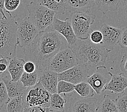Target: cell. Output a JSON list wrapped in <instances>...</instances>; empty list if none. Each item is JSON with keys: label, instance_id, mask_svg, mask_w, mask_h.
<instances>
[{"label": "cell", "instance_id": "35", "mask_svg": "<svg viewBox=\"0 0 127 112\" xmlns=\"http://www.w3.org/2000/svg\"><path fill=\"white\" fill-rule=\"evenodd\" d=\"M120 68L122 72H127V53L123 56L120 63Z\"/></svg>", "mask_w": 127, "mask_h": 112}, {"label": "cell", "instance_id": "40", "mask_svg": "<svg viewBox=\"0 0 127 112\" xmlns=\"http://www.w3.org/2000/svg\"><path fill=\"white\" fill-rule=\"evenodd\" d=\"M0 112H2V107L0 106Z\"/></svg>", "mask_w": 127, "mask_h": 112}, {"label": "cell", "instance_id": "6", "mask_svg": "<svg viewBox=\"0 0 127 112\" xmlns=\"http://www.w3.org/2000/svg\"><path fill=\"white\" fill-rule=\"evenodd\" d=\"M79 62L74 51L68 46L59 51L52 57L47 68L60 73L78 64Z\"/></svg>", "mask_w": 127, "mask_h": 112}, {"label": "cell", "instance_id": "7", "mask_svg": "<svg viewBox=\"0 0 127 112\" xmlns=\"http://www.w3.org/2000/svg\"><path fill=\"white\" fill-rule=\"evenodd\" d=\"M51 94L42 86L40 82L34 86L27 87L22 95L25 108L39 106L49 107Z\"/></svg>", "mask_w": 127, "mask_h": 112}, {"label": "cell", "instance_id": "34", "mask_svg": "<svg viewBox=\"0 0 127 112\" xmlns=\"http://www.w3.org/2000/svg\"><path fill=\"white\" fill-rule=\"evenodd\" d=\"M36 65L32 61L26 62L24 65V71L25 72L28 73H32L36 71Z\"/></svg>", "mask_w": 127, "mask_h": 112}, {"label": "cell", "instance_id": "10", "mask_svg": "<svg viewBox=\"0 0 127 112\" xmlns=\"http://www.w3.org/2000/svg\"><path fill=\"white\" fill-rule=\"evenodd\" d=\"M90 69L86 64L81 63L75 65L67 70L58 73L60 80L68 81L74 85L87 81L89 76Z\"/></svg>", "mask_w": 127, "mask_h": 112}, {"label": "cell", "instance_id": "42", "mask_svg": "<svg viewBox=\"0 0 127 112\" xmlns=\"http://www.w3.org/2000/svg\"><path fill=\"white\" fill-rule=\"evenodd\" d=\"M50 112H56V111H50Z\"/></svg>", "mask_w": 127, "mask_h": 112}, {"label": "cell", "instance_id": "37", "mask_svg": "<svg viewBox=\"0 0 127 112\" xmlns=\"http://www.w3.org/2000/svg\"><path fill=\"white\" fill-rule=\"evenodd\" d=\"M7 15H5V16H3L2 14L0 12V25L3 23V22L4 21V20L6 19Z\"/></svg>", "mask_w": 127, "mask_h": 112}, {"label": "cell", "instance_id": "12", "mask_svg": "<svg viewBox=\"0 0 127 112\" xmlns=\"http://www.w3.org/2000/svg\"><path fill=\"white\" fill-rule=\"evenodd\" d=\"M46 30H54L59 32L65 39L69 46L74 45L78 39L72 29L69 17L62 21L55 16L51 25Z\"/></svg>", "mask_w": 127, "mask_h": 112}, {"label": "cell", "instance_id": "9", "mask_svg": "<svg viewBox=\"0 0 127 112\" xmlns=\"http://www.w3.org/2000/svg\"><path fill=\"white\" fill-rule=\"evenodd\" d=\"M64 96L66 99L65 112H96L98 100L93 97L71 98Z\"/></svg>", "mask_w": 127, "mask_h": 112}, {"label": "cell", "instance_id": "31", "mask_svg": "<svg viewBox=\"0 0 127 112\" xmlns=\"http://www.w3.org/2000/svg\"><path fill=\"white\" fill-rule=\"evenodd\" d=\"M89 39L93 43L96 44H102L103 35L101 31L95 30L92 31L89 36Z\"/></svg>", "mask_w": 127, "mask_h": 112}, {"label": "cell", "instance_id": "39", "mask_svg": "<svg viewBox=\"0 0 127 112\" xmlns=\"http://www.w3.org/2000/svg\"><path fill=\"white\" fill-rule=\"evenodd\" d=\"M55 1L58 2H62V1H64V0H55Z\"/></svg>", "mask_w": 127, "mask_h": 112}, {"label": "cell", "instance_id": "5", "mask_svg": "<svg viewBox=\"0 0 127 112\" xmlns=\"http://www.w3.org/2000/svg\"><path fill=\"white\" fill-rule=\"evenodd\" d=\"M94 15L87 11H76L71 13L69 19L76 37L79 39L89 38L92 32V25L95 20Z\"/></svg>", "mask_w": 127, "mask_h": 112}, {"label": "cell", "instance_id": "3", "mask_svg": "<svg viewBox=\"0 0 127 112\" xmlns=\"http://www.w3.org/2000/svg\"><path fill=\"white\" fill-rule=\"evenodd\" d=\"M7 13V17L0 25V54L11 59L16 56L17 25L16 17Z\"/></svg>", "mask_w": 127, "mask_h": 112}, {"label": "cell", "instance_id": "27", "mask_svg": "<svg viewBox=\"0 0 127 112\" xmlns=\"http://www.w3.org/2000/svg\"><path fill=\"white\" fill-rule=\"evenodd\" d=\"M10 58L7 57H2L0 59V81L3 79L11 78L8 72V65Z\"/></svg>", "mask_w": 127, "mask_h": 112}, {"label": "cell", "instance_id": "32", "mask_svg": "<svg viewBox=\"0 0 127 112\" xmlns=\"http://www.w3.org/2000/svg\"><path fill=\"white\" fill-rule=\"evenodd\" d=\"M50 107H25L23 112H50Z\"/></svg>", "mask_w": 127, "mask_h": 112}, {"label": "cell", "instance_id": "4", "mask_svg": "<svg viewBox=\"0 0 127 112\" xmlns=\"http://www.w3.org/2000/svg\"><path fill=\"white\" fill-rule=\"evenodd\" d=\"M29 19L40 32L45 31L52 24L56 13L37 2H31L26 5Z\"/></svg>", "mask_w": 127, "mask_h": 112}, {"label": "cell", "instance_id": "24", "mask_svg": "<svg viewBox=\"0 0 127 112\" xmlns=\"http://www.w3.org/2000/svg\"><path fill=\"white\" fill-rule=\"evenodd\" d=\"M20 80L26 87H31L36 85L39 82V73L37 69L32 73L24 72Z\"/></svg>", "mask_w": 127, "mask_h": 112}, {"label": "cell", "instance_id": "29", "mask_svg": "<svg viewBox=\"0 0 127 112\" xmlns=\"http://www.w3.org/2000/svg\"><path fill=\"white\" fill-rule=\"evenodd\" d=\"M9 99L4 83L0 81V106L3 107Z\"/></svg>", "mask_w": 127, "mask_h": 112}, {"label": "cell", "instance_id": "26", "mask_svg": "<svg viewBox=\"0 0 127 112\" xmlns=\"http://www.w3.org/2000/svg\"><path fill=\"white\" fill-rule=\"evenodd\" d=\"M75 90V85L64 80L59 81L57 86V93L59 94L70 93Z\"/></svg>", "mask_w": 127, "mask_h": 112}, {"label": "cell", "instance_id": "17", "mask_svg": "<svg viewBox=\"0 0 127 112\" xmlns=\"http://www.w3.org/2000/svg\"><path fill=\"white\" fill-rule=\"evenodd\" d=\"M2 81L5 84L10 99L22 96L27 89V87L23 86L20 80L14 81L11 80V78H9L3 79Z\"/></svg>", "mask_w": 127, "mask_h": 112}, {"label": "cell", "instance_id": "2", "mask_svg": "<svg viewBox=\"0 0 127 112\" xmlns=\"http://www.w3.org/2000/svg\"><path fill=\"white\" fill-rule=\"evenodd\" d=\"M70 47L76 54L77 59L88 66L97 67L103 65L106 62L108 52L101 44L93 43L89 38L78 39Z\"/></svg>", "mask_w": 127, "mask_h": 112}, {"label": "cell", "instance_id": "21", "mask_svg": "<svg viewBox=\"0 0 127 112\" xmlns=\"http://www.w3.org/2000/svg\"><path fill=\"white\" fill-rule=\"evenodd\" d=\"M66 99L63 98L60 94L55 93L51 94L49 100V107L51 111L65 112V106Z\"/></svg>", "mask_w": 127, "mask_h": 112}, {"label": "cell", "instance_id": "23", "mask_svg": "<svg viewBox=\"0 0 127 112\" xmlns=\"http://www.w3.org/2000/svg\"><path fill=\"white\" fill-rule=\"evenodd\" d=\"M96 112H119L116 102L109 95H104L99 102Z\"/></svg>", "mask_w": 127, "mask_h": 112}, {"label": "cell", "instance_id": "22", "mask_svg": "<svg viewBox=\"0 0 127 112\" xmlns=\"http://www.w3.org/2000/svg\"><path fill=\"white\" fill-rule=\"evenodd\" d=\"M65 1L58 2L55 0H37V3L44 6L50 10L54 11L56 14H64L66 10Z\"/></svg>", "mask_w": 127, "mask_h": 112}, {"label": "cell", "instance_id": "11", "mask_svg": "<svg viewBox=\"0 0 127 112\" xmlns=\"http://www.w3.org/2000/svg\"><path fill=\"white\" fill-rule=\"evenodd\" d=\"M113 75L105 66H98L96 67L95 73L88 77L87 82L92 86L94 92L97 94H100L104 92V88L109 82Z\"/></svg>", "mask_w": 127, "mask_h": 112}, {"label": "cell", "instance_id": "15", "mask_svg": "<svg viewBox=\"0 0 127 112\" xmlns=\"http://www.w3.org/2000/svg\"><path fill=\"white\" fill-rule=\"evenodd\" d=\"M127 88V75L124 72L113 75L110 80L105 86L104 91L109 90L115 93H123Z\"/></svg>", "mask_w": 127, "mask_h": 112}, {"label": "cell", "instance_id": "20", "mask_svg": "<svg viewBox=\"0 0 127 112\" xmlns=\"http://www.w3.org/2000/svg\"><path fill=\"white\" fill-rule=\"evenodd\" d=\"M3 107L4 108L2 107L3 112H23L25 105L22 96L10 99Z\"/></svg>", "mask_w": 127, "mask_h": 112}, {"label": "cell", "instance_id": "25", "mask_svg": "<svg viewBox=\"0 0 127 112\" xmlns=\"http://www.w3.org/2000/svg\"><path fill=\"white\" fill-rule=\"evenodd\" d=\"M75 90L82 98L93 97L94 90L87 81L75 85Z\"/></svg>", "mask_w": 127, "mask_h": 112}, {"label": "cell", "instance_id": "18", "mask_svg": "<svg viewBox=\"0 0 127 112\" xmlns=\"http://www.w3.org/2000/svg\"><path fill=\"white\" fill-rule=\"evenodd\" d=\"M125 0H95V6L103 15L108 11H116L123 4Z\"/></svg>", "mask_w": 127, "mask_h": 112}, {"label": "cell", "instance_id": "33", "mask_svg": "<svg viewBox=\"0 0 127 112\" xmlns=\"http://www.w3.org/2000/svg\"><path fill=\"white\" fill-rule=\"evenodd\" d=\"M119 44L121 48H127V26L122 29V36Z\"/></svg>", "mask_w": 127, "mask_h": 112}, {"label": "cell", "instance_id": "8", "mask_svg": "<svg viewBox=\"0 0 127 112\" xmlns=\"http://www.w3.org/2000/svg\"><path fill=\"white\" fill-rule=\"evenodd\" d=\"M17 25V44L21 48L28 46L34 40L40 31L28 17H15Z\"/></svg>", "mask_w": 127, "mask_h": 112}, {"label": "cell", "instance_id": "19", "mask_svg": "<svg viewBox=\"0 0 127 112\" xmlns=\"http://www.w3.org/2000/svg\"><path fill=\"white\" fill-rule=\"evenodd\" d=\"M95 6V0H68L65 2L66 10L69 13L83 11Z\"/></svg>", "mask_w": 127, "mask_h": 112}, {"label": "cell", "instance_id": "38", "mask_svg": "<svg viewBox=\"0 0 127 112\" xmlns=\"http://www.w3.org/2000/svg\"><path fill=\"white\" fill-rule=\"evenodd\" d=\"M123 4L125 5V7L126 8V11H127V0H125V2H124Z\"/></svg>", "mask_w": 127, "mask_h": 112}, {"label": "cell", "instance_id": "16", "mask_svg": "<svg viewBox=\"0 0 127 112\" xmlns=\"http://www.w3.org/2000/svg\"><path fill=\"white\" fill-rule=\"evenodd\" d=\"M25 60L17 58L16 56L10 59L8 65V72L11 80L14 81L20 80L24 71V65Z\"/></svg>", "mask_w": 127, "mask_h": 112}, {"label": "cell", "instance_id": "41", "mask_svg": "<svg viewBox=\"0 0 127 112\" xmlns=\"http://www.w3.org/2000/svg\"><path fill=\"white\" fill-rule=\"evenodd\" d=\"M2 57H3L2 55H1V54H0V59H1V58H2Z\"/></svg>", "mask_w": 127, "mask_h": 112}, {"label": "cell", "instance_id": "14", "mask_svg": "<svg viewBox=\"0 0 127 112\" xmlns=\"http://www.w3.org/2000/svg\"><path fill=\"white\" fill-rule=\"evenodd\" d=\"M39 82L50 94L57 93V86L59 82L58 73L48 68L38 69Z\"/></svg>", "mask_w": 127, "mask_h": 112}, {"label": "cell", "instance_id": "43", "mask_svg": "<svg viewBox=\"0 0 127 112\" xmlns=\"http://www.w3.org/2000/svg\"><path fill=\"white\" fill-rule=\"evenodd\" d=\"M64 1H68V0H64Z\"/></svg>", "mask_w": 127, "mask_h": 112}, {"label": "cell", "instance_id": "30", "mask_svg": "<svg viewBox=\"0 0 127 112\" xmlns=\"http://www.w3.org/2000/svg\"><path fill=\"white\" fill-rule=\"evenodd\" d=\"M21 0H5L4 8L5 12H12L16 10L19 7Z\"/></svg>", "mask_w": 127, "mask_h": 112}, {"label": "cell", "instance_id": "36", "mask_svg": "<svg viewBox=\"0 0 127 112\" xmlns=\"http://www.w3.org/2000/svg\"><path fill=\"white\" fill-rule=\"evenodd\" d=\"M5 0H0V12L2 14L3 16H5L6 14L4 13V3Z\"/></svg>", "mask_w": 127, "mask_h": 112}, {"label": "cell", "instance_id": "28", "mask_svg": "<svg viewBox=\"0 0 127 112\" xmlns=\"http://www.w3.org/2000/svg\"><path fill=\"white\" fill-rule=\"evenodd\" d=\"M115 101L119 112H127V93H121Z\"/></svg>", "mask_w": 127, "mask_h": 112}, {"label": "cell", "instance_id": "1", "mask_svg": "<svg viewBox=\"0 0 127 112\" xmlns=\"http://www.w3.org/2000/svg\"><path fill=\"white\" fill-rule=\"evenodd\" d=\"M68 46L63 36L54 30L41 31L32 43L23 47V52L27 60L34 62L36 68H47L50 60L59 51Z\"/></svg>", "mask_w": 127, "mask_h": 112}, {"label": "cell", "instance_id": "13", "mask_svg": "<svg viewBox=\"0 0 127 112\" xmlns=\"http://www.w3.org/2000/svg\"><path fill=\"white\" fill-rule=\"evenodd\" d=\"M103 35L102 45L108 52L113 51L119 43L122 36V29L103 24L101 27Z\"/></svg>", "mask_w": 127, "mask_h": 112}]
</instances>
